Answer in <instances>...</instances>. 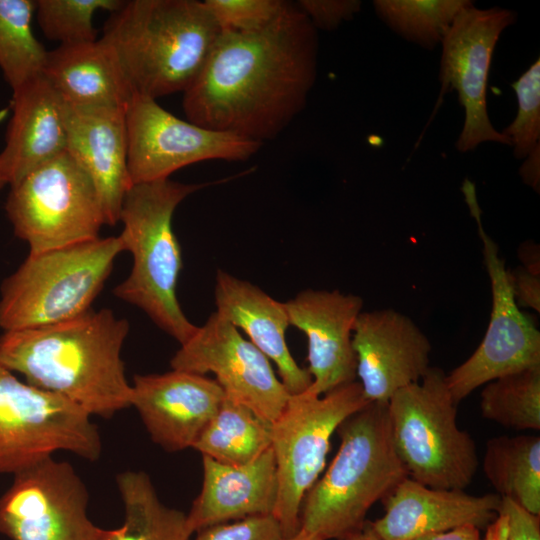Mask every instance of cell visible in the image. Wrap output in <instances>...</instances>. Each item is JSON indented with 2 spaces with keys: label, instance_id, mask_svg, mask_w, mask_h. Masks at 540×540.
I'll return each instance as SVG.
<instances>
[{
  "label": "cell",
  "instance_id": "cell-35",
  "mask_svg": "<svg viewBox=\"0 0 540 540\" xmlns=\"http://www.w3.org/2000/svg\"><path fill=\"white\" fill-rule=\"evenodd\" d=\"M316 30H334L361 9L358 0H300L296 3Z\"/></svg>",
  "mask_w": 540,
  "mask_h": 540
},
{
  "label": "cell",
  "instance_id": "cell-28",
  "mask_svg": "<svg viewBox=\"0 0 540 540\" xmlns=\"http://www.w3.org/2000/svg\"><path fill=\"white\" fill-rule=\"evenodd\" d=\"M34 0H0V70L12 93L43 74L48 51L35 37Z\"/></svg>",
  "mask_w": 540,
  "mask_h": 540
},
{
  "label": "cell",
  "instance_id": "cell-39",
  "mask_svg": "<svg viewBox=\"0 0 540 540\" xmlns=\"http://www.w3.org/2000/svg\"><path fill=\"white\" fill-rule=\"evenodd\" d=\"M415 540H483L480 530L473 526H464L450 531L430 534Z\"/></svg>",
  "mask_w": 540,
  "mask_h": 540
},
{
  "label": "cell",
  "instance_id": "cell-41",
  "mask_svg": "<svg viewBox=\"0 0 540 540\" xmlns=\"http://www.w3.org/2000/svg\"><path fill=\"white\" fill-rule=\"evenodd\" d=\"M483 540H507V518L499 510L495 519L485 528Z\"/></svg>",
  "mask_w": 540,
  "mask_h": 540
},
{
  "label": "cell",
  "instance_id": "cell-1",
  "mask_svg": "<svg viewBox=\"0 0 540 540\" xmlns=\"http://www.w3.org/2000/svg\"><path fill=\"white\" fill-rule=\"evenodd\" d=\"M317 56V30L288 1L260 28L222 30L183 93L187 120L260 143L272 140L304 109Z\"/></svg>",
  "mask_w": 540,
  "mask_h": 540
},
{
  "label": "cell",
  "instance_id": "cell-4",
  "mask_svg": "<svg viewBox=\"0 0 540 540\" xmlns=\"http://www.w3.org/2000/svg\"><path fill=\"white\" fill-rule=\"evenodd\" d=\"M337 432V454L300 510V529L320 540H337L361 528L370 508L408 477L393 441L387 402H368Z\"/></svg>",
  "mask_w": 540,
  "mask_h": 540
},
{
  "label": "cell",
  "instance_id": "cell-10",
  "mask_svg": "<svg viewBox=\"0 0 540 540\" xmlns=\"http://www.w3.org/2000/svg\"><path fill=\"white\" fill-rule=\"evenodd\" d=\"M73 402L19 380L0 363V473L17 474L57 451L96 461L98 427Z\"/></svg>",
  "mask_w": 540,
  "mask_h": 540
},
{
  "label": "cell",
  "instance_id": "cell-24",
  "mask_svg": "<svg viewBox=\"0 0 540 540\" xmlns=\"http://www.w3.org/2000/svg\"><path fill=\"white\" fill-rule=\"evenodd\" d=\"M43 75L71 106L126 109L134 95L114 53L101 38L48 51Z\"/></svg>",
  "mask_w": 540,
  "mask_h": 540
},
{
  "label": "cell",
  "instance_id": "cell-43",
  "mask_svg": "<svg viewBox=\"0 0 540 540\" xmlns=\"http://www.w3.org/2000/svg\"><path fill=\"white\" fill-rule=\"evenodd\" d=\"M283 540H320L319 538L307 534L303 530L299 529V531L292 537L284 538Z\"/></svg>",
  "mask_w": 540,
  "mask_h": 540
},
{
  "label": "cell",
  "instance_id": "cell-34",
  "mask_svg": "<svg viewBox=\"0 0 540 540\" xmlns=\"http://www.w3.org/2000/svg\"><path fill=\"white\" fill-rule=\"evenodd\" d=\"M194 540H283L279 522L273 514L256 515L231 523L209 526L197 532Z\"/></svg>",
  "mask_w": 540,
  "mask_h": 540
},
{
  "label": "cell",
  "instance_id": "cell-8",
  "mask_svg": "<svg viewBox=\"0 0 540 540\" xmlns=\"http://www.w3.org/2000/svg\"><path fill=\"white\" fill-rule=\"evenodd\" d=\"M368 402L358 381L321 396L304 391L290 395L271 424L278 483L273 515L284 538L300 529L303 499L325 467L333 433Z\"/></svg>",
  "mask_w": 540,
  "mask_h": 540
},
{
  "label": "cell",
  "instance_id": "cell-5",
  "mask_svg": "<svg viewBox=\"0 0 540 540\" xmlns=\"http://www.w3.org/2000/svg\"><path fill=\"white\" fill-rule=\"evenodd\" d=\"M224 180L185 184L163 179L133 184L122 202L119 222L123 228L119 236L124 251L132 255V268L113 293L144 311L180 345L193 336L198 326L189 321L177 299L183 261L172 227L173 215L186 197Z\"/></svg>",
  "mask_w": 540,
  "mask_h": 540
},
{
  "label": "cell",
  "instance_id": "cell-31",
  "mask_svg": "<svg viewBox=\"0 0 540 540\" xmlns=\"http://www.w3.org/2000/svg\"><path fill=\"white\" fill-rule=\"evenodd\" d=\"M121 0H36L35 17L43 35L60 45L97 40L96 12L117 10Z\"/></svg>",
  "mask_w": 540,
  "mask_h": 540
},
{
  "label": "cell",
  "instance_id": "cell-18",
  "mask_svg": "<svg viewBox=\"0 0 540 540\" xmlns=\"http://www.w3.org/2000/svg\"><path fill=\"white\" fill-rule=\"evenodd\" d=\"M284 304L290 326L307 337L306 369L312 383L306 391L321 396L356 381L352 333L362 298L338 290L306 289Z\"/></svg>",
  "mask_w": 540,
  "mask_h": 540
},
{
  "label": "cell",
  "instance_id": "cell-26",
  "mask_svg": "<svg viewBox=\"0 0 540 540\" xmlns=\"http://www.w3.org/2000/svg\"><path fill=\"white\" fill-rule=\"evenodd\" d=\"M483 470L500 497L540 516L539 436H500L488 440Z\"/></svg>",
  "mask_w": 540,
  "mask_h": 540
},
{
  "label": "cell",
  "instance_id": "cell-13",
  "mask_svg": "<svg viewBox=\"0 0 540 540\" xmlns=\"http://www.w3.org/2000/svg\"><path fill=\"white\" fill-rule=\"evenodd\" d=\"M89 494L72 465L53 457L14 475L0 497V533L11 540H100Z\"/></svg>",
  "mask_w": 540,
  "mask_h": 540
},
{
  "label": "cell",
  "instance_id": "cell-32",
  "mask_svg": "<svg viewBox=\"0 0 540 540\" xmlns=\"http://www.w3.org/2000/svg\"><path fill=\"white\" fill-rule=\"evenodd\" d=\"M518 109L514 120L501 132L510 141L514 156L526 158L540 145V61H536L512 83Z\"/></svg>",
  "mask_w": 540,
  "mask_h": 540
},
{
  "label": "cell",
  "instance_id": "cell-17",
  "mask_svg": "<svg viewBox=\"0 0 540 540\" xmlns=\"http://www.w3.org/2000/svg\"><path fill=\"white\" fill-rule=\"evenodd\" d=\"M134 407L153 442L168 452L193 448L225 394L215 379L172 369L133 378Z\"/></svg>",
  "mask_w": 540,
  "mask_h": 540
},
{
  "label": "cell",
  "instance_id": "cell-27",
  "mask_svg": "<svg viewBox=\"0 0 540 540\" xmlns=\"http://www.w3.org/2000/svg\"><path fill=\"white\" fill-rule=\"evenodd\" d=\"M271 441V423L225 397L193 449L222 464L242 465L270 448Z\"/></svg>",
  "mask_w": 540,
  "mask_h": 540
},
{
  "label": "cell",
  "instance_id": "cell-16",
  "mask_svg": "<svg viewBox=\"0 0 540 540\" xmlns=\"http://www.w3.org/2000/svg\"><path fill=\"white\" fill-rule=\"evenodd\" d=\"M356 376L369 402H388L430 368L431 343L414 321L394 310L362 311L354 324Z\"/></svg>",
  "mask_w": 540,
  "mask_h": 540
},
{
  "label": "cell",
  "instance_id": "cell-36",
  "mask_svg": "<svg viewBox=\"0 0 540 540\" xmlns=\"http://www.w3.org/2000/svg\"><path fill=\"white\" fill-rule=\"evenodd\" d=\"M499 510L507 518V540H540L539 516L505 497H501Z\"/></svg>",
  "mask_w": 540,
  "mask_h": 540
},
{
  "label": "cell",
  "instance_id": "cell-19",
  "mask_svg": "<svg viewBox=\"0 0 540 540\" xmlns=\"http://www.w3.org/2000/svg\"><path fill=\"white\" fill-rule=\"evenodd\" d=\"M385 512L370 522L382 540H415L464 526L485 529L497 516L498 494L431 488L404 478L383 500Z\"/></svg>",
  "mask_w": 540,
  "mask_h": 540
},
{
  "label": "cell",
  "instance_id": "cell-12",
  "mask_svg": "<svg viewBox=\"0 0 540 540\" xmlns=\"http://www.w3.org/2000/svg\"><path fill=\"white\" fill-rule=\"evenodd\" d=\"M131 184L169 179L205 160L245 161L262 143L182 120L156 99L134 94L125 109Z\"/></svg>",
  "mask_w": 540,
  "mask_h": 540
},
{
  "label": "cell",
  "instance_id": "cell-7",
  "mask_svg": "<svg viewBox=\"0 0 540 540\" xmlns=\"http://www.w3.org/2000/svg\"><path fill=\"white\" fill-rule=\"evenodd\" d=\"M457 405L438 367L389 399L392 437L408 477L437 489L464 490L473 481L476 445L457 424Z\"/></svg>",
  "mask_w": 540,
  "mask_h": 540
},
{
  "label": "cell",
  "instance_id": "cell-9",
  "mask_svg": "<svg viewBox=\"0 0 540 540\" xmlns=\"http://www.w3.org/2000/svg\"><path fill=\"white\" fill-rule=\"evenodd\" d=\"M9 187L5 212L31 253L94 240L106 225L93 181L66 150Z\"/></svg>",
  "mask_w": 540,
  "mask_h": 540
},
{
  "label": "cell",
  "instance_id": "cell-40",
  "mask_svg": "<svg viewBox=\"0 0 540 540\" xmlns=\"http://www.w3.org/2000/svg\"><path fill=\"white\" fill-rule=\"evenodd\" d=\"M519 258L523 262V268L527 271L540 275V259H539V246L527 242L519 247Z\"/></svg>",
  "mask_w": 540,
  "mask_h": 540
},
{
  "label": "cell",
  "instance_id": "cell-3",
  "mask_svg": "<svg viewBox=\"0 0 540 540\" xmlns=\"http://www.w3.org/2000/svg\"><path fill=\"white\" fill-rule=\"evenodd\" d=\"M221 31L204 1L129 0L110 13L101 39L133 93L157 100L186 91Z\"/></svg>",
  "mask_w": 540,
  "mask_h": 540
},
{
  "label": "cell",
  "instance_id": "cell-29",
  "mask_svg": "<svg viewBox=\"0 0 540 540\" xmlns=\"http://www.w3.org/2000/svg\"><path fill=\"white\" fill-rule=\"evenodd\" d=\"M470 0H376L378 17L406 40L426 49L441 44L457 15Z\"/></svg>",
  "mask_w": 540,
  "mask_h": 540
},
{
  "label": "cell",
  "instance_id": "cell-2",
  "mask_svg": "<svg viewBox=\"0 0 540 540\" xmlns=\"http://www.w3.org/2000/svg\"><path fill=\"white\" fill-rule=\"evenodd\" d=\"M125 318L103 308L55 324L3 331L0 363L27 383L103 418L131 407L132 386L121 351Z\"/></svg>",
  "mask_w": 540,
  "mask_h": 540
},
{
  "label": "cell",
  "instance_id": "cell-44",
  "mask_svg": "<svg viewBox=\"0 0 540 540\" xmlns=\"http://www.w3.org/2000/svg\"><path fill=\"white\" fill-rule=\"evenodd\" d=\"M6 185H8V184H7V181L5 180V178L3 177V175H2L1 172H0V191H1Z\"/></svg>",
  "mask_w": 540,
  "mask_h": 540
},
{
  "label": "cell",
  "instance_id": "cell-30",
  "mask_svg": "<svg viewBox=\"0 0 540 540\" xmlns=\"http://www.w3.org/2000/svg\"><path fill=\"white\" fill-rule=\"evenodd\" d=\"M481 414L517 430H540V366L499 377L481 392Z\"/></svg>",
  "mask_w": 540,
  "mask_h": 540
},
{
  "label": "cell",
  "instance_id": "cell-38",
  "mask_svg": "<svg viewBox=\"0 0 540 540\" xmlns=\"http://www.w3.org/2000/svg\"><path fill=\"white\" fill-rule=\"evenodd\" d=\"M540 145L533 149L526 157L525 162L520 168V175L523 181L539 192L540 187Z\"/></svg>",
  "mask_w": 540,
  "mask_h": 540
},
{
  "label": "cell",
  "instance_id": "cell-33",
  "mask_svg": "<svg viewBox=\"0 0 540 540\" xmlns=\"http://www.w3.org/2000/svg\"><path fill=\"white\" fill-rule=\"evenodd\" d=\"M221 30L250 31L272 21L283 9V0H204Z\"/></svg>",
  "mask_w": 540,
  "mask_h": 540
},
{
  "label": "cell",
  "instance_id": "cell-42",
  "mask_svg": "<svg viewBox=\"0 0 540 540\" xmlns=\"http://www.w3.org/2000/svg\"><path fill=\"white\" fill-rule=\"evenodd\" d=\"M337 540H382V539L375 532L370 521H366L365 524L361 528Z\"/></svg>",
  "mask_w": 540,
  "mask_h": 540
},
{
  "label": "cell",
  "instance_id": "cell-25",
  "mask_svg": "<svg viewBox=\"0 0 540 540\" xmlns=\"http://www.w3.org/2000/svg\"><path fill=\"white\" fill-rule=\"evenodd\" d=\"M123 502L124 521L115 529H104L100 540H189L193 534L187 514L166 506L144 471L117 475Z\"/></svg>",
  "mask_w": 540,
  "mask_h": 540
},
{
  "label": "cell",
  "instance_id": "cell-20",
  "mask_svg": "<svg viewBox=\"0 0 540 540\" xmlns=\"http://www.w3.org/2000/svg\"><path fill=\"white\" fill-rule=\"evenodd\" d=\"M66 151L93 181L106 225L119 222L129 179L125 109L65 104Z\"/></svg>",
  "mask_w": 540,
  "mask_h": 540
},
{
  "label": "cell",
  "instance_id": "cell-21",
  "mask_svg": "<svg viewBox=\"0 0 540 540\" xmlns=\"http://www.w3.org/2000/svg\"><path fill=\"white\" fill-rule=\"evenodd\" d=\"M214 298L216 313L230 322L278 369L290 395L306 391L312 377L300 367L288 348L285 334L290 326L284 302H279L249 281L219 269Z\"/></svg>",
  "mask_w": 540,
  "mask_h": 540
},
{
  "label": "cell",
  "instance_id": "cell-22",
  "mask_svg": "<svg viewBox=\"0 0 540 540\" xmlns=\"http://www.w3.org/2000/svg\"><path fill=\"white\" fill-rule=\"evenodd\" d=\"M202 466V488L187 513L193 533L216 524L273 514L278 483L271 447L247 464L227 465L202 456Z\"/></svg>",
  "mask_w": 540,
  "mask_h": 540
},
{
  "label": "cell",
  "instance_id": "cell-15",
  "mask_svg": "<svg viewBox=\"0 0 540 540\" xmlns=\"http://www.w3.org/2000/svg\"><path fill=\"white\" fill-rule=\"evenodd\" d=\"M170 365L200 375L213 373L226 398L271 424L290 397L269 359L216 312L180 345Z\"/></svg>",
  "mask_w": 540,
  "mask_h": 540
},
{
  "label": "cell",
  "instance_id": "cell-23",
  "mask_svg": "<svg viewBox=\"0 0 540 540\" xmlns=\"http://www.w3.org/2000/svg\"><path fill=\"white\" fill-rule=\"evenodd\" d=\"M13 94L0 172L9 186L66 150L65 105L40 75Z\"/></svg>",
  "mask_w": 540,
  "mask_h": 540
},
{
  "label": "cell",
  "instance_id": "cell-14",
  "mask_svg": "<svg viewBox=\"0 0 540 540\" xmlns=\"http://www.w3.org/2000/svg\"><path fill=\"white\" fill-rule=\"evenodd\" d=\"M516 21V13L474 4L455 18L441 42L440 95L436 109L447 91L455 90L464 109V123L456 141L460 152L474 150L484 142L510 145L488 116L486 93L492 54L501 33Z\"/></svg>",
  "mask_w": 540,
  "mask_h": 540
},
{
  "label": "cell",
  "instance_id": "cell-37",
  "mask_svg": "<svg viewBox=\"0 0 540 540\" xmlns=\"http://www.w3.org/2000/svg\"><path fill=\"white\" fill-rule=\"evenodd\" d=\"M513 293L518 306L540 311V275H535L523 267L510 271Z\"/></svg>",
  "mask_w": 540,
  "mask_h": 540
},
{
  "label": "cell",
  "instance_id": "cell-11",
  "mask_svg": "<svg viewBox=\"0 0 540 540\" xmlns=\"http://www.w3.org/2000/svg\"><path fill=\"white\" fill-rule=\"evenodd\" d=\"M462 192L482 241L491 284L492 309L479 346L462 364L446 374L448 389L457 404L478 387L499 377L540 366V332L532 319L520 310L510 271L499 256L498 245L484 231L474 183L466 179Z\"/></svg>",
  "mask_w": 540,
  "mask_h": 540
},
{
  "label": "cell",
  "instance_id": "cell-6",
  "mask_svg": "<svg viewBox=\"0 0 540 540\" xmlns=\"http://www.w3.org/2000/svg\"><path fill=\"white\" fill-rule=\"evenodd\" d=\"M122 252L119 235L29 252L0 286V328H35L87 312Z\"/></svg>",
  "mask_w": 540,
  "mask_h": 540
}]
</instances>
